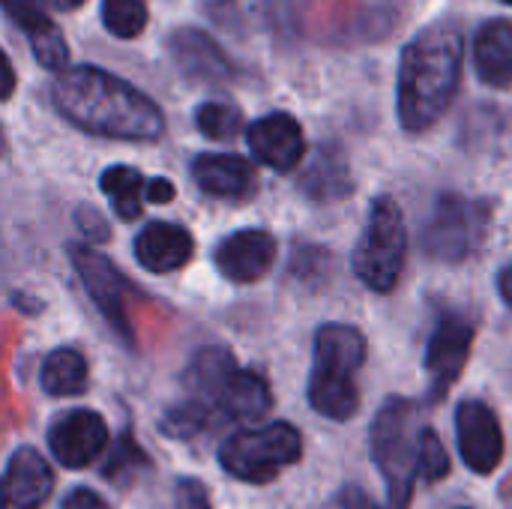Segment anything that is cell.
<instances>
[{"label": "cell", "mask_w": 512, "mask_h": 509, "mask_svg": "<svg viewBox=\"0 0 512 509\" xmlns=\"http://www.w3.org/2000/svg\"><path fill=\"white\" fill-rule=\"evenodd\" d=\"M51 99L72 126L90 135L156 141L165 132V117L150 96L96 66H66L51 84Z\"/></svg>", "instance_id": "obj_1"}, {"label": "cell", "mask_w": 512, "mask_h": 509, "mask_svg": "<svg viewBox=\"0 0 512 509\" xmlns=\"http://www.w3.org/2000/svg\"><path fill=\"white\" fill-rule=\"evenodd\" d=\"M465 33L456 18L426 24L402 51L399 120L408 132L432 129L453 105L462 84Z\"/></svg>", "instance_id": "obj_2"}, {"label": "cell", "mask_w": 512, "mask_h": 509, "mask_svg": "<svg viewBox=\"0 0 512 509\" xmlns=\"http://www.w3.org/2000/svg\"><path fill=\"white\" fill-rule=\"evenodd\" d=\"M366 336L351 324H324L315 333L309 405L315 414L345 423L360 411V372L366 363Z\"/></svg>", "instance_id": "obj_3"}, {"label": "cell", "mask_w": 512, "mask_h": 509, "mask_svg": "<svg viewBox=\"0 0 512 509\" xmlns=\"http://www.w3.org/2000/svg\"><path fill=\"white\" fill-rule=\"evenodd\" d=\"M372 459L387 483V509H408L420 480V426L417 405L390 396L372 423Z\"/></svg>", "instance_id": "obj_4"}, {"label": "cell", "mask_w": 512, "mask_h": 509, "mask_svg": "<svg viewBox=\"0 0 512 509\" xmlns=\"http://www.w3.org/2000/svg\"><path fill=\"white\" fill-rule=\"evenodd\" d=\"M405 258H408L405 216L393 198L381 195L369 207V222L354 246L351 267L369 291L390 294V291H396V285L402 279Z\"/></svg>", "instance_id": "obj_5"}, {"label": "cell", "mask_w": 512, "mask_h": 509, "mask_svg": "<svg viewBox=\"0 0 512 509\" xmlns=\"http://www.w3.org/2000/svg\"><path fill=\"white\" fill-rule=\"evenodd\" d=\"M303 459V435L291 423L240 429L219 447V465L234 480L264 486Z\"/></svg>", "instance_id": "obj_6"}, {"label": "cell", "mask_w": 512, "mask_h": 509, "mask_svg": "<svg viewBox=\"0 0 512 509\" xmlns=\"http://www.w3.org/2000/svg\"><path fill=\"white\" fill-rule=\"evenodd\" d=\"M492 225V204L486 198H468L459 192L438 195L429 222L420 234L423 252L435 261H468L486 240Z\"/></svg>", "instance_id": "obj_7"}, {"label": "cell", "mask_w": 512, "mask_h": 509, "mask_svg": "<svg viewBox=\"0 0 512 509\" xmlns=\"http://www.w3.org/2000/svg\"><path fill=\"white\" fill-rule=\"evenodd\" d=\"M69 261L75 267V276L81 279L87 297L93 306L102 312L114 336L126 345H135V327L129 318V300H132V285L129 279L93 246L72 243L69 246Z\"/></svg>", "instance_id": "obj_8"}, {"label": "cell", "mask_w": 512, "mask_h": 509, "mask_svg": "<svg viewBox=\"0 0 512 509\" xmlns=\"http://www.w3.org/2000/svg\"><path fill=\"white\" fill-rule=\"evenodd\" d=\"M471 348H474V324L465 315L444 312L429 336L426 357H423L432 405L441 402L453 390V384L462 378Z\"/></svg>", "instance_id": "obj_9"}, {"label": "cell", "mask_w": 512, "mask_h": 509, "mask_svg": "<svg viewBox=\"0 0 512 509\" xmlns=\"http://www.w3.org/2000/svg\"><path fill=\"white\" fill-rule=\"evenodd\" d=\"M45 441H48L51 456L63 468L81 471V468H90L108 447V423L102 420V414L90 408H72L54 417Z\"/></svg>", "instance_id": "obj_10"}, {"label": "cell", "mask_w": 512, "mask_h": 509, "mask_svg": "<svg viewBox=\"0 0 512 509\" xmlns=\"http://www.w3.org/2000/svg\"><path fill=\"white\" fill-rule=\"evenodd\" d=\"M456 438H459V453L462 462L480 474L489 477L498 471L504 459V429L498 414L480 402V399H465L456 411Z\"/></svg>", "instance_id": "obj_11"}, {"label": "cell", "mask_w": 512, "mask_h": 509, "mask_svg": "<svg viewBox=\"0 0 512 509\" xmlns=\"http://www.w3.org/2000/svg\"><path fill=\"white\" fill-rule=\"evenodd\" d=\"M276 237L270 231L261 228H243L228 234L216 252H213V264L216 270L237 285H252L258 279H264L273 264H276Z\"/></svg>", "instance_id": "obj_12"}, {"label": "cell", "mask_w": 512, "mask_h": 509, "mask_svg": "<svg viewBox=\"0 0 512 509\" xmlns=\"http://www.w3.org/2000/svg\"><path fill=\"white\" fill-rule=\"evenodd\" d=\"M246 144H249L252 156L261 165H267V168H273L279 174L294 171L306 156L303 126L285 111H273V114L258 117L255 123H249Z\"/></svg>", "instance_id": "obj_13"}, {"label": "cell", "mask_w": 512, "mask_h": 509, "mask_svg": "<svg viewBox=\"0 0 512 509\" xmlns=\"http://www.w3.org/2000/svg\"><path fill=\"white\" fill-rule=\"evenodd\" d=\"M195 255L192 234L177 222H147L135 237V258L147 273L165 276L183 270Z\"/></svg>", "instance_id": "obj_14"}, {"label": "cell", "mask_w": 512, "mask_h": 509, "mask_svg": "<svg viewBox=\"0 0 512 509\" xmlns=\"http://www.w3.org/2000/svg\"><path fill=\"white\" fill-rule=\"evenodd\" d=\"M192 177L210 198H243L255 189V168L237 153H201L192 159Z\"/></svg>", "instance_id": "obj_15"}, {"label": "cell", "mask_w": 512, "mask_h": 509, "mask_svg": "<svg viewBox=\"0 0 512 509\" xmlns=\"http://www.w3.org/2000/svg\"><path fill=\"white\" fill-rule=\"evenodd\" d=\"M3 483L9 504L18 509H39L54 492V474L48 468V459L33 447H21L12 453Z\"/></svg>", "instance_id": "obj_16"}, {"label": "cell", "mask_w": 512, "mask_h": 509, "mask_svg": "<svg viewBox=\"0 0 512 509\" xmlns=\"http://www.w3.org/2000/svg\"><path fill=\"white\" fill-rule=\"evenodd\" d=\"M474 69L486 87L507 90L512 84V24L507 18H492L477 30Z\"/></svg>", "instance_id": "obj_17"}, {"label": "cell", "mask_w": 512, "mask_h": 509, "mask_svg": "<svg viewBox=\"0 0 512 509\" xmlns=\"http://www.w3.org/2000/svg\"><path fill=\"white\" fill-rule=\"evenodd\" d=\"M270 408H273L270 384L264 381V375H258L252 369H237L228 378V384L216 402V411L237 423H258L267 417Z\"/></svg>", "instance_id": "obj_18"}, {"label": "cell", "mask_w": 512, "mask_h": 509, "mask_svg": "<svg viewBox=\"0 0 512 509\" xmlns=\"http://www.w3.org/2000/svg\"><path fill=\"white\" fill-rule=\"evenodd\" d=\"M300 186L312 201L348 198L354 192V180H351V168H348V159L342 156V150L336 144H321L315 150L312 162L306 165Z\"/></svg>", "instance_id": "obj_19"}, {"label": "cell", "mask_w": 512, "mask_h": 509, "mask_svg": "<svg viewBox=\"0 0 512 509\" xmlns=\"http://www.w3.org/2000/svg\"><path fill=\"white\" fill-rule=\"evenodd\" d=\"M237 360L228 348L222 345H207L201 351H195V357L189 360V369H186V384L192 387L195 399L204 402L207 408L216 411V402L228 384V378L237 372Z\"/></svg>", "instance_id": "obj_20"}, {"label": "cell", "mask_w": 512, "mask_h": 509, "mask_svg": "<svg viewBox=\"0 0 512 509\" xmlns=\"http://www.w3.org/2000/svg\"><path fill=\"white\" fill-rule=\"evenodd\" d=\"M171 54L189 78H225L231 72L222 48L201 30H177L171 36Z\"/></svg>", "instance_id": "obj_21"}, {"label": "cell", "mask_w": 512, "mask_h": 509, "mask_svg": "<svg viewBox=\"0 0 512 509\" xmlns=\"http://www.w3.org/2000/svg\"><path fill=\"white\" fill-rule=\"evenodd\" d=\"M90 381V369L81 351L75 348H54L39 369V384L48 396L54 399H69V396H81L87 390Z\"/></svg>", "instance_id": "obj_22"}, {"label": "cell", "mask_w": 512, "mask_h": 509, "mask_svg": "<svg viewBox=\"0 0 512 509\" xmlns=\"http://www.w3.org/2000/svg\"><path fill=\"white\" fill-rule=\"evenodd\" d=\"M99 186H102L105 198L111 201L114 213L123 222L141 219V210H144V186H147V180L141 177V171H135L132 165H111L99 177Z\"/></svg>", "instance_id": "obj_23"}, {"label": "cell", "mask_w": 512, "mask_h": 509, "mask_svg": "<svg viewBox=\"0 0 512 509\" xmlns=\"http://www.w3.org/2000/svg\"><path fill=\"white\" fill-rule=\"evenodd\" d=\"M213 414H216V411H213V408H207L204 402H198V399H186V402L171 405V408L165 411V417H162V429L168 432V438L192 441V438H198V435L207 429V423H210V417H213Z\"/></svg>", "instance_id": "obj_24"}, {"label": "cell", "mask_w": 512, "mask_h": 509, "mask_svg": "<svg viewBox=\"0 0 512 509\" xmlns=\"http://www.w3.org/2000/svg\"><path fill=\"white\" fill-rule=\"evenodd\" d=\"M195 126L201 135H207L213 141H231L243 129V114L225 102H204L195 111Z\"/></svg>", "instance_id": "obj_25"}, {"label": "cell", "mask_w": 512, "mask_h": 509, "mask_svg": "<svg viewBox=\"0 0 512 509\" xmlns=\"http://www.w3.org/2000/svg\"><path fill=\"white\" fill-rule=\"evenodd\" d=\"M102 21L108 33L135 39L147 27V6L141 0H102Z\"/></svg>", "instance_id": "obj_26"}, {"label": "cell", "mask_w": 512, "mask_h": 509, "mask_svg": "<svg viewBox=\"0 0 512 509\" xmlns=\"http://www.w3.org/2000/svg\"><path fill=\"white\" fill-rule=\"evenodd\" d=\"M147 468V453L129 438V435H120V441L114 444L105 468H102V477L111 480L114 486H126L138 471Z\"/></svg>", "instance_id": "obj_27"}, {"label": "cell", "mask_w": 512, "mask_h": 509, "mask_svg": "<svg viewBox=\"0 0 512 509\" xmlns=\"http://www.w3.org/2000/svg\"><path fill=\"white\" fill-rule=\"evenodd\" d=\"M30 45H33V54L36 60L45 66V69H57L63 72L66 63H69V51H66V42H63V33L54 21H48L45 27L33 30L30 33Z\"/></svg>", "instance_id": "obj_28"}, {"label": "cell", "mask_w": 512, "mask_h": 509, "mask_svg": "<svg viewBox=\"0 0 512 509\" xmlns=\"http://www.w3.org/2000/svg\"><path fill=\"white\" fill-rule=\"evenodd\" d=\"M450 474V456L435 429L420 432V480L438 483Z\"/></svg>", "instance_id": "obj_29"}, {"label": "cell", "mask_w": 512, "mask_h": 509, "mask_svg": "<svg viewBox=\"0 0 512 509\" xmlns=\"http://www.w3.org/2000/svg\"><path fill=\"white\" fill-rule=\"evenodd\" d=\"M0 6L27 33L39 30V27H45L51 21L48 18V0H0Z\"/></svg>", "instance_id": "obj_30"}, {"label": "cell", "mask_w": 512, "mask_h": 509, "mask_svg": "<svg viewBox=\"0 0 512 509\" xmlns=\"http://www.w3.org/2000/svg\"><path fill=\"white\" fill-rule=\"evenodd\" d=\"M174 504H177V509H213L204 483H201V480H189V477L177 483V489H174Z\"/></svg>", "instance_id": "obj_31"}, {"label": "cell", "mask_w": 512, "mask_h": 509, "mask_svg": "<svg viewBox=\"0 0 512 509\" xmlns=\"http://www.w3.org/2000/svg\"><path fill=\"white\" fill-rule=\"evenodd\" d=\"M60 509H111V504L102 498V495H96L93 489H72L66 498H63V507Z\"/></svg>", "instance_id": "obj_32"}, {"label": "cell", "mask_w": 512, "mask_h": 509, "mask_svg": "<svg viewBox=\"0 0 512 509\" xmlns=\"http://www.w3.org/2000/svg\"><path fill=\"white\" fill-rule=\"evenodd\" d=\"M339 509H381L375 501H372V495L369 492H363L360 486H348V489H342V495H339Z\"/></svg>", "instance_id": "obj_33"}, {"label": "cell", "mask_w": 512, "mask_h": 509, "mask_svg": "<svg viewBox=\"0 0 512 509\" xmlns=\"http://www.w3.org/2000/svg\"><path fill=\"white\" fill-rule=\"evenodd\" d=\"M144 201H153V204H168V201H174V183L165 180V177L147 180V186H144Z\"/></svg>", "instance_id": "obj_34"}, {"label": "cell", "mask_w": 512, "mask_h": 509, "mask_svg": "<svg viewBox=\"0 0 512 509\" xmlns=\"http://www.w3.org/2000/svg\"><path fill=\"white\" fill-rule=\"evenodd\" d=\"M15 93V69L9 63V57L0 51V102L9 99Z\"/></svg>", "instance_id": "obj_35"}, {"label": "cell", "mask_w": 512, "mask_h": 509, "mask_svg": "<svg viewBox=\"0 0 512 509\" xmlns=\"http://www.w3.org/2000/svg\"><path fill=\"white\" fill-rule=\"evenodd\" d=\"M498 291H501V300L507 303V309L512 312V264H507V267L498 273Z\"/></svg>", "instance_id": "obj_36"}, {"label": "cell", "mask_w": 512, "mask_h": 509, "mask_svg": "<svg viewBox=\"0 0 512 509\" xmlns=\"http://www.w3.org/2000/svg\"><path fill=\"white\" fill-rule=\"evenodd\" d=\"M81 3H84V0H54V6H57V9H66V12H69V9H78Z\"/></svg>", "instance_id": "obj_37"}, {"label": "cell", "mask_w": 512, "mask_h": 509, "mask_svg": "<svg viewBox=\"0 0 512 509\" xmlns=\"http://www.w3.org/2000/svg\"><path fill=\"white\" fill-rule=\"evenodd\" d=\"M9 507V495H6V483L0 480V509Z\"/></svg>", "instance_id": "obj_38"}, {"label": "cell", "mask_w": 512, "mask_h": 509, "mask_svg": "<svg viewBox=\"0 0 512 509\" xmlns=\"http://www.w3.org/2000/svg\"><path fill=\"white\" fill-rule=\"evenodd\" d=\"M228 3H231V0H207L210 9H222V6H228Z\"/></svg>", "instance_id": "obj_39"}, {"label": "cell", "mask_w": 512, "mask_h": 509, "mask_svg": "<svg viewBox=\"0 0 512 509\" xmlns=\"http://www.w3.org/2000/svg\"><path fill=\"white\" fill-rule=\"evenodd\" d=\"M0 153H3V132H0Z\"/></svg>", "instance_id": "obj_40"}, {"label": "cell", "mask_w": 512, "mask_h": 509, "mask_svg": "<svg viewBox=\"0 0 512 509\" xmlns=\"http://www.w3.org/2000/svg\"><path fill=\"white\" fill-rule=\"evenodd\" d=\"M501 3H507V6H512V0H501Z\"/></svg>", "instance_id": "obj_41"}, {"label": "cell", "mask_w": 512, "mask_h": 509, "mask_svg": "<svg viewBox=\"0 0 512 509\" xmlns=\"http://www.w3.org/2000/svg\"><path fill=\"white\" fill-rule=\"evenodd\" d=\"M459 509H471V507H459Z\"/></svg>", "instance_id": "obj_42"}]
</instances>
